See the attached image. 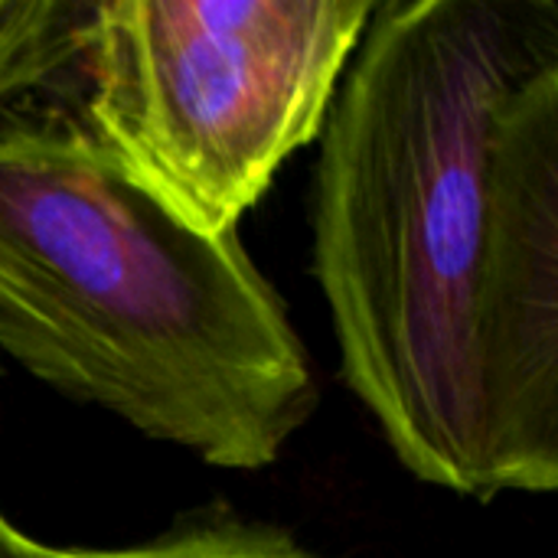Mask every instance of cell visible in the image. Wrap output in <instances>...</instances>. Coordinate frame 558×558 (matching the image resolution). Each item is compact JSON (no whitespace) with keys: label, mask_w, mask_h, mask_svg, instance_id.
Instances as JSON below:
<instances>
[{"label":"cell","mask_w":558,"mask_h":558,"mask_svg":"<svg viewBox=\"0 0 558 558\" xmlns=\"http://www.w3.org/2000/svg\"><path fill=\"white\" fill-rule=\"evenodd\" d=\"M320 141L350 392L422 484L558 490V0H376Z\"/></svg>","instance_id":"cell-1"},{"label":"cell","mask_w":558,"mask_h":558,"mask_svg":"<svg viewBox=\"0 0 558 558\" xmlns=\"http://www.w3.org/2000/svg\"><path fill=\"white\" fill-rule=\"evenodd\" d=\"M0 347L222 471L271 468L317 409L311 356L239 232L193 229L78 114L0 128Z\"/></svg>","instance_id":"cell-2"},{"label":"cell","mask_w":558,"mask_h":558,"mask_svg":"<svg viewBox=\"0 0 558 558\" xmlns=\"http://www.w3.org/2000/svg\"><path fill=\"white\" fill-rule=\"evenodd\" d=\"M376 0H95L82 124L206 235L320 137Z\"/></svg>","instance_id":"cell-3"},{"label":"cell","mask_w":558,"mask_h":558,"mask_svg":"<svg viewBox=\"0 0 558 558\" xmlns=\"http://www.w3.org/2000/svg\"><path fill=\"white\" fill-rule=\"evenodd\" d=\"M95 0H0V128L78 114Z\"/></svg>","instance_id":"cell-4"},{"label":"cell","mask_w":558,"mask_h":558,"mask_svg":"<svg viewBox=\"0 0 558 558\" xmlns=\"http://www.w3.org/2000/svg\"><path fill=\"white\" fill-rule=\"evenodd\" d=\"M46 558H317L275 526H255L235 517H209L173 526L170 533L124 549L46 546Z\"/></svg>","instance_id":"cell-5"},{"label":"cell","mask_w":558,"mask_h":558,"mask_svg":"<svg viewBox=\"0 0 558 558\" xmlns=\"http://www.w3.org/2000/svg\"><path fill=\"white\" fill-rule=\"evenodd\" d=\"M0 558H46L43 556V543L20 533L3 513H0Z\"/></svg>","instance_id":"cell-6"}]
</instances>
